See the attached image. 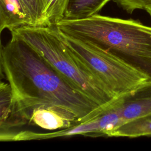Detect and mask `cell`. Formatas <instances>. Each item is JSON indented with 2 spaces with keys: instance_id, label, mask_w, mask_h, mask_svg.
Wrapping results in <instances>:
<instances>
[{
  "instance_id": "cell-13",
  "label": "cell",
  "mask_w": 151,
  "mask_h": 151,
  "mask_svg": "<svg viewBox=\"0 0 151 151\" xmlns=\"http://www.w3.org/2000/svg\"><path fill=\"white\" fill-rule=\"evenodd\" d=\"M120 7L128 13L136 9H145L151 6V0H113Z\"/></svg>"
},
{
  "instance_id": "cell-14",
  "label": "cell",
  "mask_w": 151,
  "mask_h": 151,
  "mask_svg": "<svg viewBox=\"0 0 151 151\" xmlns=\"http://www.w3.org/2000/svg\"><path fill=\"white\" fill-rule=\"evenodd\" d=\"M31 22V27H39L37 0H21Z\"/></svg>"
},
{
  "instance_id": "cell-1",
  "label": "cell",
  "mask_w": 151,
  "mask_h": 151,
  "mask_svg": "<svg viewBox=\"0 0 151 151\" xmlns=\"http://www.w3.org/2000/svg\"><path fill=\"white\" fill-rule=\"evenodd\" d=\"M11 34V40L1 46L0 63L11 88L12 113L40 104H53L72 110L81 123L104 110L74 89L30 45Z\"/></svg>"
},
{
  "instance_id": "cell-11",
  "label": "cell",
  "mask_w": 151,
  "mask_h": 151,
  "mask_svg": "<svg viewBox=\"0 0 151 151\" xmlns=\"http://www.w3.org/2000/svg\"><path fill=\"white\" fill-rule=\"evenodd\" d=\"M151 136V114L129 121L114 130L108 137H127L130 138Z\"/></svg>"
},
{
  "instance_id": "cell-12",
  "label": "cell",
  "mask_w": 151,
  "mask_h": 151,
  "mask_svg": "<svg viewBox=\"0 0 151 151\" xmlns=\"http://www.w3.org/2000/svg\"><path fill=\"white\" fill-rule=\"evenodd\" d=\"M12 111V94L9 83H0V126L9 118Z\"/></svg>"
},
{
  "instance_id": "cell-10",
  "label": "cell",
  "mask_w": 151,
  "mask_h": 151,
  "mask_svg": "<svg viewBox=\"0 0 151 151\" xmlns=\"http://www.w3.org/2000/svg\"><path fill=\"white\" fill-rule=\"evenodd\" d=\"M111 0H70L63 19H79L90 17Z\"/></svg>"
},
{
  "instance_id": "cell-8",
  "label": "cell",
  "mask_w": 151,
  "mask_h": 151,
  "mask_svg": "<svg viewBox=\"0 0 151 151\" xmlns=\"http://www.w3.org/2000/svg\"><path fill=\"white\" fill-rule=\"evenodd\" d=\"M31 22L21 0H0V31H10L23 27H31Z\"/></svg>"
},
{
  "instance_id": "cell-4",
  "label": "cell",
  "mask_w": 151,
  "mask_h": 151,
  "mask_svg": "<svg viewBox=\"0 0 151 151\" xmlns=\"http://www.w3.org/2000/svg\"><path fill=\"white\" fill-rule=\"evenodd\" d=\"M60 32L74 55L116 97L124 96L150 81L145 75L110 51Z\"/></svg>"
},
{
  "instance_id": "cell-7",
  "label": "cell",
  "mask_w": 151,
  "mask_h": 151,
  "mask_svg": "<svg viewBox=\"0 0 151 151\" xmlns=\"http://www.w3.org/2000/svg\"><path fill=\"white\" fill-rule=\"evenodd\" d=\"M116 104L124 124L151 114V81L120 97Z\"/></svg>"
},
{
  "instance_id": "cell-3",
  "label": "cell",
  "mask_w": 151,
  "mask_h": 151,
  "mask_svg": "<svg viewBox=\"0 0 151 151\" xmlns=\"http://www.w3.org/2000/svg\"><path fill=\"white\" fill-rule=\"evenodd\" d=\"M10 32L37 51L74 89L101 109L119 98L74 55L56 26L23 27Z\"/></svg>"
},
{
  "instance_id": "cell-2",
  "label": "cell",
  "mask_w": 151,
  "mask_h": 151,
  "mask_svg": "<svg viewBox=\"0 0 151 151\" xmlns=\"http://www.w3.org/2000/svg\"><path fill=\"white\" fill-rule=\"evenodd\" d=\"M62 33L106 49L145 75L151 81V27L139 21L99 14L79 19H63Z\"/></svg>"
},
{
  "instance_id": "cell-9",
  "label": "cell",
  "mask_w": 151,
  "mask_h": 151,
  "mask_svg": "<svg viewBox=\"0 0 151 151\" xmlns=\"http://www.w3.org/2000/svg\"><path fill=\"white\" fill-rule=\"evenodd\" d=\"M70 0H37L39 27H52L63 20Z\"/></svg>"
},
{
  "instance_id": "cell-6",
  "label": "cell",
  "mask_w": 151,
  "mask_h": 151,
  "mask_svg": "<svg viewBox=\"0 0 151 151\" xmlns=\"http://www.w3.org/2000/svg\"><path fill=\"white\" fill-rule=\"evenodd\" d=\"M122 124L123 122L117 109L114 105H111L94 118L71 127L47 133L21 130L14 135L13 140L14 141L44 140L74 135L90 137L108 136L111 131Z\"/></svg>"
},
{
  "instance_id": "cell-15",
  "label": "cell",
  "mask_w": 151,
  "mask_h": 151,
  "mask_svg": "<svg viewBox=\"0 0 151 151\" xmlns=\"http://www.w3.org/2000/svg\"><path fill=\"white\" fill-rule=\"evenodd\" d=\"M145 10L148 13V14L150 15V17L151 18V6L147 7Z\"/></svg>"
},
{
  "instance_id": "cell-5",
  "label": "cell",
  "mask_w": 151,
  "mask_h": 151,
  "mask_svg": "<svg viewBox=\"0 0 151 151\" xmlns=\"http://www.w3.org/2000/svg\"><path fill=\"white\" fill-rule=\"evenodd\" d=\"M81 122L71 110L60 105L44 103L25 108L12 113L0 126L4 133H15L26 124L42 129L55 131L71 127Z\"/></svg>"
}]
</instances>
